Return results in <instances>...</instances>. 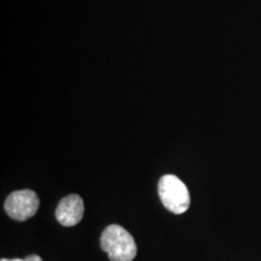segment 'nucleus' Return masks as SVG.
Wrapping results in <instances>:
<instances>
[{
  "instance_id": "nucleus-1",
  "label": "nucleus",
  "mask_w": 261,
  "mask_h": 261,
  "mask_svg": "<svg viewBox=\"0 0 261 261\" xmlns=\"http://www.w3.org/2000/svg\"><path fill=\"white\" fill-rule=\"evenodd\" d=\"M100 247L110 261H133L137 256L135 238L120 225H109L100 237Z\"/></svg>"
},
{
  "instance_id": "nucleus-2",
  "label": "nucleus",
  "mask_w": 261,
  "mask_h": 261,
  "mask_svg": "<svg viewBox=\"0 0 261 261\" xmlns=\"http://www.w3.org/2000/svg\"><path fill=\"white\" fill-rule=\"evenodd\" d=\"M159 195L166 210L173 214L185 213L190 207L187 185L173 174H166L159 181Z\"/></svg>"
},
{
  "instance_id": "nucleus-3",
  "label": "nucleus",
  "mask_w": 261,
  "mask_h": 261,
  "mask_svg": "<svg viewBox=\"0 0 261 261\" xmlns=\"http://www.w3.org/2000/svg\"><path fill=\"white\" fill-rule=\"evenodd\" d=\"M38 195L32 190H18L6 198L4 208L10 218L17 221H24L34 217L39 210Z\"/></svg>"
},
{
  "instance_id": "nucleus-4",
  "label": "nucleus",
  "mask_w": 261,
  "mask_h": 261,
  "mask_svg": "<svg viewBox=\"0 0 261 261\" xmlns=\"http://www.w3.org/2000/svg\"><path fill=\"white\" fill-rule=\"evenodd\" d=\"M85 205L79 195L71 194L61 200L56 208V219L63 226H74L84 217Z\"/></svg>"
},
{
  "instance_id": "nucleus-5",
  "label": "nucleus",
  "mask_w": 261,
  "mask_h": 261,
  "mask_svg": "<svg viewBox=\"0 0 261 261\" xmlns=\"http://www.w3.org/2000/svg\"><path fill=\"white\" fill-rule=\"evenodd\" d=\"M24 260L25 261H42L41 257L39 255H35V254H33V255H28Z\"/></svg>"
},
{
  "instance_id": "nucleus-6",
  "label": "nucleus",
  "mask_w": 261,
  "mask_h": 261,
  "mask_svg": "<svg viewBox=\"0 0 261 261\" xmlns=\"http://www.w3.org/2000/svg\"><path fill=\"white\" fill-rule=\"evenodd\" d=\"M0 261H25V260H22V259H12V260H9V259H2Z\"/></svg>"
}]
</instances>
